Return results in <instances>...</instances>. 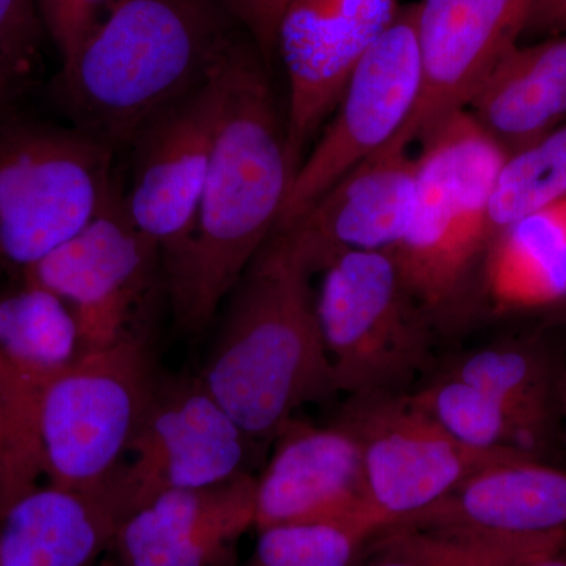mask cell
Listing matches in <instances>:
<instances>
[{"mask_svg": "<svg viewBox=\"0 0 566 566\" xmlns=\"http://www.w3.org/2000/svg\"><path fill=\"white\" fill-rule=\"evenodd\" d=\"M270 460L255 476V528L293 523H345L379 528L368 510L363 453L340 422L293 417L274 436Z\"/></svg>", "mask_w": 566, "mask_h": 566, "instance_id": "obj_16", "label": "cell"}, {"mask_svg": "<svg viewBox=\"0 0 566 566\" xmlns=\"http://www.w3.org/2000/svg\"><path fill=\"white\" fill-rule=\"evenodd\" d=\"M565 199L566 123L506 156L491 193V243L506 227Z\"/></svg>", "mask_w": 566, "mask_h": 566, "instance_id": "obj_26", "label": "cell"}, {"mask_svg": "<svg viewBox=\"0 0 566 566\" xmlns=\"http://www.w3.org/2000/svg\"><path fill=\"white\" fill-rule=\"evenodd\" d=\"M223 61L128 145L132 178L123 203L134 227L158 249L163 266L181 251L196 221L221 112Z\"/></svg>", "mask_w": 566, "mask_h": 566, "instance_id": "obj_13", "label": "cell"}, {"mask_svg": "<svg viewBox=\"0 0 566 566\" xmlns=\"http://www.w3.org/2000/svg\"><path fill=\"white\" fill-rule=\"evenodd\" d=\"M252 442L200 376L159 378L114 476L125 517L167 491L219 485L249 474Z\"/></svg>", "mask_w": 566, "mask_h": 566, "instance_id": "obj_11", "label": "cell"}, {"mask_svg": "<svg viewBox=\"0 0 566 566\" xmlns=\"http://www.w3.org/2000/svg\"><path fill=\"white\" fill-rule=\"evenodd\" d=\"M417 185V156L386 147L357 164L285 232L319 274L348 252H392L403 240Z\"/></svg>", "mask_w": 566, "mask_h": 566, "instance_id": "obj_18", "label": "cell"}, {"mask_svg": "<svg viewBox=\"0 0 566 566\" xmlns=\"http://www.w3.org/2000/svg\"><path fill=\"white\" fill-rule=\"evenodd\" d=\"M270 62L277 52V31L286 0H219Z\"/></svg>", "mask_w": 566, "mask_h": 566, "instance_id": "obj_30", "label": "cell"}, {"mask_svg": "<svg viewBox=\"0 0 566 566\" xmlns=\"http://www.w3.org/2000/svg\"><path fill=\"white\" fill-rule=\"evenodd\" d=\"M81 353L76 319L61 297L24 277L0 292V376L41 389Z\"/></svg>", "mask_w": 566, "mask_h": 566, "instance_id": "obj_23", "label": "cell"}, {"mask_svg": "<svg viewBox=\"0 0 566 566\" xmlns=\"http://www.w3.org/2000/svg\"><path fill=\"white\" fill-rule=\"evenodd\" d=\"M99 566H118V564L114 558H106V560L102 562V565Z\"/></svg>", "mask_w": 566, "mask_h": 566, "instance_id": "obj_36", "label": "cell"}, {"mask_svg": "<svg viewBox=\"0 0 566 566\" xmlns=\"http://www.w3.org/2000/svg\"><path fill=\"white\" fill-rule=\"evenodd\" d=\"M316 311L338 394H406L433 363L436 331L392 252H348L319 273Z\"/></svg>", "mask_w": 566, "mask_h": 566, "instance_id": "obj_7", "label": "cell"}, {"mask_svg": "<svg viewBox=\"0 0 566 566\" xmlns=\"http://www.w3.org/2000/svg\"><path fill=\"white\" fill-rule=\"evenodd\" d=\"M48 39L39 0H0V77L18 99L43 71Z\"/></svg>", "mask_w": 566, "mask_h": 566, "instance_id": "obj_28", "label": "cell"}, {"mask_svg": "<svg viewBox=\"0 0 566 566\" xmlns=\"http://www.w3.org/2000/svg\"><path fill=\"white\" fill-rule=\"evenodd\" d=\"M159 268L155 244L134 227L123 191L80 233L21 274L61 297L76 319L82 352L140 329L139 315Z\"/></svg>", "mask_w": 566, "mask_h": 566, "instance_id": "obj_12", "label": "cell"}, {"mask_svg": "<svg viewBox=\"0 0 566 566\" xmlns=\"http://www.w3.org/2000/svg\"><path fill=\"white\" fill-rule=\"evenodd\" d=\"M535 0H419V102L387 147L411 150L464 111L494 63L520 43Z\"/></svg>", "mask_w": 566, "mask_h": 566, "instance_id": "obj_15", "label": "cell"}, {"mask_svg": "<svg viewBox=\"0 0 566 566\" xmlns=\"http://www.w3.org/2000/svg\"><path fill=\"white\" fill-rule=\"evenodd\" d=\"M420 85L417 2H411L354 66L294 175L275 230L292 226L346 172L386 148L411 118Z\"/></svg>", "mask_w": 566, "mask_h": 566, "instance_id": "obj_9", "label": "cell"}, {"mask_svg": "<svg viewBox=\"0 0 566 566\" xmlns=\"http://www.w3.org/2000/svg\"><path fill=\"white\" fill-rule=\"evenodd\" d=\"M403 6V0H286L277 52L289 77L285 120L294 172L333 114L354 66Z\"/></svg>", "mask_w": 566, "mask_h": 566, "instance_id": "obj_14", "label": "cell"}, {"mask_svg": "<svg viewBox=\"0 0 566 566\" xmlns=\"http://www.w3.org/2000/svg\"><path fill=\"white\" fill-rule=\"evenodd\" d=\"M314 275L292 234L275 230L226 297L199 376L253 441L273 439L303 406L338 394Z\"/></svg>", "mask_w": 566, "mask_h": 566, "instance_id": "obj_2", "label": "cell"}, {"mask_svg": "<svg viewBox=\"0 0 566 566\" xmlns=\"http://www.w3.org/2000/svg\"><path fill=\"white\" fill-rule=\"evenodd\" d=\"M255 528V475L158 494L122 521L111 549L118 566H227Z\"/></svg>", "mask_w": 566, "mask_h": 566, "instance_id": "obj_17", "label": "cell"}, {"mask_svg": "<svg viewBox=\"0 0 566 566\" xmlns=\"http://www.w3.org/2000/svg\"><path fill=\"white\" fill-rule=\"evenodd\" d=\"M394 527L515 538L566 535V468L527 455L505 458Z\"/></svg>", "mask_w": 566, "mask_h": 566, "instance_id": "obj_19", "label": "cell"}, {"mask_svg": "<svg viewBox=\"0 0 566 566\" xmlns=\"http://www.w3.org/2000/svg\"><path fill=\"white\" fill-rule=\"evenodd\" d=\"M337 422L360 447L368 510L379 534L430 509L488 465L524 455L461 444L409 392L349 397Z\"/></svg>", "mask_w": 566, "mask_h": 566, "instance_id": "obj_10", "label": "cell"}, {"mask_svg": "<svg viewBox=\"0 0 566 566\" xmlns=\"http://www.w3.org/2000/svg\"><path fill=\"white\" fill-rule=\"evenodd\" d=\"M412 403L461 444L486 452H516L546 461L553 436L505 401L439 370L409 392Z\"/></svg>", "mask_w": 566, "mask_h": 566, "instance_id": "obj_24", "label": "cell"}, {"mask_svg": "<svg viewBox=\"0 0 566 566\" xmlns=\"http://www.w3.org/2000/svg\"><path fill=\"white\" fill-rule=\"evenodd\" d=\"M565 546L566 535L515 538L394 527L371 539L367 566H523Z\"/></svg>", "mask_w": 566, "mask_h": 566, "instance_id": "obj_25", "label": "cell"}, {"mask_svg": "<svg viewBox=\"0 0 566 566\" xmlns=\"http://www.w3.org/2000/svg\"><path fill=\"white\" fill-rule=\"evenodd\" d=\"M241 33L219 0H114L52 91L71 125L118 150L210 80Z\"/></svg>", "mask_w": 566, "mask_h": 566, "instance_id": "obj_3", "label": "cell"}, {"mask_svg": "<svg viewBox=\"0 0 566 566\" xmlns=\"http://www.w3.org/2000/svg\"><path fill=\"white\" fill-rule=\"evenodd\" d=\"M266 61L245 33L223 61L218 128L191 234L163 266L175 322L185 334L210 326L270 240L294 175L286 120Z\"/></svg>", "mask_w": 566, "mask_h": 566, "instance_id": "obj_1", "label": "cell"}, {"mask_svg": "<svg viewBox=\"0 0 566 566\" xmlns=\"http://www.w3.org/2000/svg\"><path fill=\"white\" fill-rule=\"evenodd\" d=\"M523 566H566V546L564 549L547 553L545 556L534 558Z\"/></svg>", "mask_w": 566, "mask_h": 566, "instance_id": "obj_34", "label": "cell"}, {"mask_svg": "<svg viewBox=\"0 0 566 566\" xmlns=\"http://www.w3.org/2000/svg\"><path fill=\"white\" fill-rule=\"evenodd\" d=\"M539 314L543 315V327L566 326V294L558 303L551 305Z\"/></svg>", "mask_w": 566, "mask_h": 566, "instance_id": "obj_33", "label": "cell"}, {"mask_svg": "<svg viewBox=\"0 0 566 566\" xmlns=\"http://www.w3.org/2000/svg\"><path fill=\"white\" fill-rule=\"evenodd\" d=\"M244 566H354L375 535L345 523H293L260 528Z\"/></svg>", "mask_w": 566, "mask_h": 566, "instance_id": "obj_27", "label": "cell"}, {"mask_svg": "<svg viewBox=\"0 0 566 566\" xmlns=\"http://www.w3.org/2000/svg\"><path fill=\"white\" fill-rule=\"evenodd\" d=\"M114 156L76 126L0 115V270L21 275L92 222L120 191Z\"/></svg>", "mask_w": 566, "mask_h": 566, "instance_id": "obj_5", "label": "cell"}, {"mask_svg": "<svg viewBox=\"0 0 566 566\" xmlns=\"http://www.w3.org/2000/svg\"><path fill=\"white\" fill-rule=\"evenodd\" d=\"M558 434H560V447H564L566 452V349H564L560 386H558Z\"/></svg>", "mask_w": 566, "mask_h": 566, "instance_id": "obj_32", "label": "cell"}, {"mask_svg": "<svg viewBox=\"0 0 566 566\" xmlns=\"http://www.w3.org/2000/svg\"><path fill=\"white\" fill-rule=\"evenodd\" d=\"M506 155L566 123V32L516 43L479 85L465 109Z\"/></svg>", "mask_w": 566, "mask_h": 566, "instance_id": "obj_20", "label": "cell"}, {"mask_svg": "<svg viewBox=\"0 0 566 566\" xmlns=\"http://www.w3.org/2000/svg\"><path fill=\"white\" fill-rule=\"evenodd\" d=\"M562 364L564 349L557 348L542 326L535 333L502 338L458 354L441 371L505 401L553 436L560 446L558 386Z\"/></svg>", "mask_w": 566, "mask_h": 566, "instance_id": "obj_22", "label": "cell"}, {"mask_svg": "<svg viewBox=\"0 0 566 566\" xmlns=\"http://www.w3.org/2000/svg\"><path fill=\"white\" fill-rule=\"evenodd\" d=\"M18 102H20V99L11 93L10 88L7 87L6 82L0 77V115H3L6 112L17 107Z\"/></svg>", "mask_w": 566, "mask_h": 566, "instance_id": "obj_35", "label": "cell"}, {"mask_svg": "<svg viewBox=\"0 0 566 566\" xmlns=\"http://www.w3.org/2000/svg\"><path fill=\"white\" fill-rule=\"evenodd\" d=\"M159 376L144 331L87 349L41 387L33 427L52 482L99 490L118 474Z\"/></svg>", "mask_w": 566, "mask_h": 566, "instance_id": "obj_6", "label": "cell"}, {"mask_svg": "<svg viewBox=\"0 0 566 566\" xmlns=\"http://www.w3.org/2000/svg\"><path fill=\"white\" fill-rule=\"evenodd\" d=\"M415 207L392 253L436 334L468 329L485 311L490 202L506 153L468 111L419 144Z\"/></svg>", "mask_w": 566, "mask_h": 566, "instance_id": "obj_4", "label": "cell"}, {"mask_svg": "<svg viewBox=\"0 0 566 566\" xmlns=\"http://www.w3.org/2000/svg\"><path fill=\"white\" fill-rule=\"evenodd\" d=\"M112 2L114 0H39L48 35L62 63L76 54Z\"/></svg>", "mask_w": 566, "mask_h": 566, "instance_id": "obj_29", "label": "cell"}, {"mask_svg": "<svg viewBox=\"0 0 566 566\" xmlns=\"http://www.w3.org/2000/svg\"><path fill=\"white\" fill-rule=\"evenodd\" d=\"M566 294V199L506 227L483 268V301L493 314L543 312Z\"/></svg>", "mask_w": 566, "mask_h": 566, "instance_id": "obj_21", "label": "cell"}, {"mask_svg": "<svg viewBox=\"0 0 566 566\" xmlns=\"http://www.w3.org/2000/svg\"><path fill=\"white\" fill-rule=\"evenodd\" d=\"M566 32V0H535L520 43Z\"/></svg>", "mask_w": 566, "mask_h": 566, "instance_id": "obj_31", "label": "cell"}, {"mask_svg": "<svg viewBox=\"0 0 566 566\" xmlns=\"http://www.w3.org/2000/svg\"><path fill=\"white\" fill-rule=\"evenodd\" d=\"M35 395L0 382V566H88L109 551L125 512L114 483L52 482L33 427Z\"/></svg>", "mask_w": 566, "mask_h": 566, "instance_id": "obj_8", "label": "cell"}]
</instances>
